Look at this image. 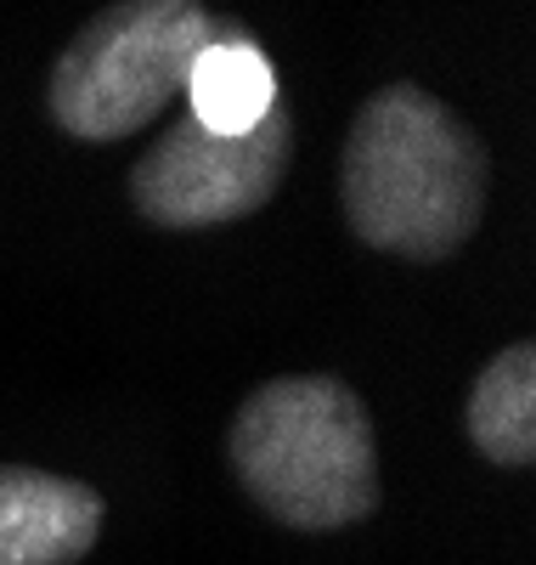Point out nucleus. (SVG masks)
I'll return each mask as SVG.
<instances>
[{"mask_svg": "<svg viewBox=\"0 0 536 565\" xmlns=\"http://www.w3.org/2000/svg\"><path fill=\"white\" fill-rule=\"evenodd\" d=\"M469 441L503 469L536 463V345L514 340L469 385Z\"/></svg>", "mask_w": 536, "mask_h": 565, "instance_id": "obj_7", "label": "nucleus"}, {"mask_svg": "<svg viewBox=\"0 0 536 565\" xmlns=\"http://www.w3.org/2000/svg\"><path fill=\"white\" fill-rule=\"evenodd\" d=\"M226 29L199 0H108L57 57L45 108L74 141H125L181 97Z\"/></svg>", "mask_w": 536, "mask_h": 565, "instance_id": "obj_3", "label": "nucleus"}, {"mask_svg": "<svg viewBox=\"0 0 536 565\" xmlns=\"http://www.w3.org/2000/svg\"><path fill=\"white\" fill-rule=\"evenodd\" d=\"M103 492L85 481L0 463V565H74L103 537Z\"/></svg>", "mask_w": 536, "mask_h": 565, "instance_id": "obj_5", "label": "nucleus"}, {"mask_svg": "<svg viewBox=\"0 0 536 565\" xmlns=\"http://www.w3.org/2000/svg\"><path fill=\"white\" fill-rule=\"evenodd\" d=\"M294 153V119L277 103L255 130L221 136L199 119H175L130 170V204L170 232H204L243 221L277 199Z\"/></svg>", "mask_w": 536, "mask_h": 565, "instance_id": "obj_4", "label": "nucleus"}, {"mask_svg": "<svg viewBox=\"0 0 536 565\" xmlns=\"http://www.w3.org/2000/svg\"><path fill=\"white\" fill-rule=\"evenodd\" d=\"M277 103H282L277 68L266 63V52L243 29H226L186 74V114L221 136L255 130Z\"/></svg>", "mask_w": 536, "mask_h": 565, "instance_id": "obj_6", "label": "nucleus"}, {"mask_svg": "<svg viewBox=\"0 0 536 565\" xmlns=\"http://www.w3.org/2000/svg\"><path fill=\"white\" fill-rule=\"evenodd\" d=\"M226 458L243 492L288 532H339L378 509L373 418L328 373H288L243 396Z\"/></svg>", "mask_w": 536, "mask_h": 565, "instance_id": "obj_2", "label": "nucleus"}, {"mask_svg": "<svg viewBox=\"0 0 536 565\" xmlns=\"http://www.w3.org/2000/svg\"><path fill=\"white\" fill-rule=\"evenodd\" d=\"M485 175L492 164L480 136L435 90L396 79L373 90L351 119L339 199L367 249L429 266L474 238L485 215Z\"/></svg>", "mask_w": 536, "mask_h": 565, "instance_id": "obj_1", "label": "nucleus"}]
</instances>
